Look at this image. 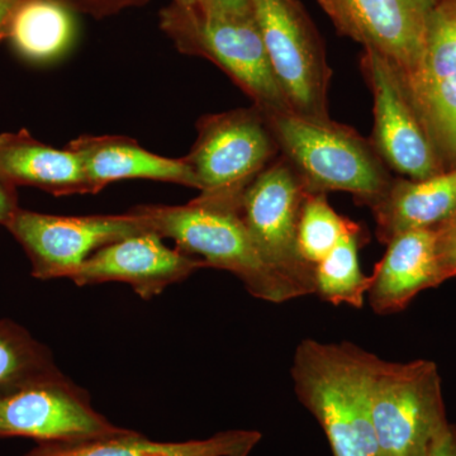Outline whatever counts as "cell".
<instances>
[{
    "instance_id": "1",
    "label": "cell",
    "mask_w": 456,
    "mask_h": 456,
    "mask_svg": "<svg viewBox=\"0 0 456 456\" xmlns=\"http://www.w3.org/2000/svg\"><path fill=\"white\" fill-rule=\"evenodd\" d=\"M370 359L349 342L311 338L294 353V392L322 428L334 456H380L371 419Z\"/></svg>"
},
{
    "instance_id": "2",
    "label": "cell",
    "mask_w": 456,
    "mask_h": 456,
    "mask_svg": "<svg viewBox=\"0 0 456 456\" xmlns=\"http://www.w3.org/2000/svg\"><path fill=\"white\" fill-rule=\"evenodd\" d=\"M134 209L152 232L173 240L182 253L202 260L207 268L232 273L255 298L279 305L307 296L264 259L235 207L197 197L183 206L145 204Z\"/></svg>"
},
{
    "instance_id": "3",
    "label": "cell",
    "mask_w": 456,
    "mask_h": 456,
    "mask_svg": "<svg viewBox=\"0 0 456 456\" xmlns=\"http://www.w3.org/2000/svg\"><path fill=\"white\" fill-rule=\"evenodd\" d=\"M263 113L279 152L308 193L345 191L370 208L391 185L388 167L370 141L349 126L293 112Z\"/></svg>"
},
{
    "instance_id": "4",
    "label": "cell",
    "mask_w": 456,
    "mask_h": 456,
    "mask_svg": "<svg viewBox=\"0 0 456 456\" xmlns=\"http://www.w3.org/2000/svg\"><path fill=\"white\" fill-rule=\"evenodd\" d=\"M161 31L179 53L203 57L224 74L265 113L290 112L270 66L254 14L207 13L196 5L170 3L160 11Z\"/></svg>"
},
{
    "instance_id": "5",
    "label": "cell",
    "mask_w": 456,
    "mask_h": 456,
    "mask_svg": "<svg viewBox=\"0 0 456 456\" xmlns=\"http://www.w3.org/2000/svg\"><path fill=\"white\" fill-rule=\"evenodd\" d=\"M369 393L379 455L430 456L450 425L437 365L386 362L371 354Z\"/></svg>"
},
{
    "instance_id": "6",
    "label": "cell",
    "mask_w": 456,
    "mask_h": 456,
    "mask_svg": "<svg viewBox=\"0 0 456 456\" xmlns=\"http://www.w3.org/2000/svg\"><path fill=\"white\" fill-rule=\"evenodd\" d=\"M185 163L193 171L200 200L239 208L246 188L281 152L259 108L207 114Z\"/></svg>"
},
{
    "instance_id": "7",
    "label": "cell",
    "mask_w": 456,
    "mask_h": 456,
    "mask_svg": "<svg viewBox=\"0 0 456 456\" xmlns=\"http://www.w3.org/2000/svg\"><path fill=\"white\" fill-rule=\"evenodd\" d=\"M270 66L290 112L330 118L332 70L325 45L299 0H253Z\"/></svg>"
},
{
    "instance_id": "8",
    "label": "cell",
    "mask_w": 456,
    "mask_h": 456,
    "mask_svg": "<svg viewBox=\"0 0 456 456\" xmlns=\"http://www.w3.org/2000/svg\"><path fill=\"white\" fill-rule=\"evenodd\" d=\"M101 415L88 393L61 371L0 395V439L26 437L38 444H74L125 434Z\"/></svg>"
},
{
    "instance_id": "9",
    "label": "cell",
    "mask_w": 456,
    "mask_h": 456,
    "mask_svg": "<svg viewBox=\"0 0 456 456\" xmlns=\"http://www.w3.org/2000/svg\"><path fill=\"white\" fill-rule=\"evenodd\" d=\"M31 261L32 277L69 278L99 248L152 232L131 209L123 215L55 216L18 208L5 224Z\"/></svg>"
},
{
    "instance_id": "10",
    "label": "cell",
    "mask_w": 456,
    "mask_h": 456,
    "mask_svg": "<svg viewBox=\"0 0 456 456\" xmlns=\"http://www.w3.org/2000/svg\"><path fill=\"white\" fill-rule=\"evenodd\" d=\"M360 69L373 95L374 127L369 141L383 163L412 180L445 171L395 66L364 49Z\"/></svg>"
},
{
    "instance_id": "11",
    "label": "cell",
    "mask_w": 456,
    "mask_h": 456,
    "mask_svg": "<svg viewBox=\"0 0 456 456\" xmlns=\"http://www.w3.org/2000/svg\"><path fill=\"white\" fill-rule=\"evenodd\" d=\"M307 193L292 165L279 155L246 188L239 212L264 259L310 296L314 268L303 263L297 250V228Z\"/></svg>"
},
{
    "instance_id": "12",
    "label": "cell",
    "mask_w": 456,
    "mask_h": 456,
    "mask_svg": "<svg viewBox=\"0 0 456 456\" xmlns=\"http://www.w3.org/2000/svg\"><path fill=\"white\" fill-rule=\"evenodd\" d=\"M342 36L392 62L406 83L424 57L436 0H317Z\"/></svg>"
},
{
    "instance_id": "13",
    "label": "cell",
    "mask_w": 456,
    "mask_h": 456,
    "mask_svg": "<svg viewBox=\"0 0 456 456\" xmlns=\"http://www.w3.org/2000/svg\"><path fill=\"white\" fill-rule=\"evenodd\" d=\"M441 161L456 167V0H436L421 65L404 83Z\"/></svg>"
},
{
    "instance_id": "14",
    "label": "cell",
    "mask_w": 456,
    "mask_h": 456,
    "mask_svg": "<svg viewBox=\"0 0 456 456\" xmlns=\"http://www.w3.org/2000/svg\"><path fill=\"white\" fill-rule=\"evenodd\" d=\"M163 240L158 233L143 232L104 246L68 279L77 287L121 281L130 285L141 298L152 299L169 285L207 268L202 260L167 248Z\"/></svg>"
},
{
    "instance_id": "15",
    "label": "cell",
    "mask_w": 456,
    "mask_h": 456,
    "mask_svg": "<svg viewBox=\"0 0 456 456\" xmlns=\"http://www.w3.org/2000/svg\"><path fill=\"white\" fill-rule=\"evenodd\" d=\"M386 246V254L374 265L368 292L371 310L380 316L406 310L419 293L445 281L435 228L406 231Z\"/></svg>"
},
{
    "instance_id": "16",
    "label": "cell",
    "mask_w": 456,
    "mask_h": 456,
    "mask_svg": "<svg viewBox=\"0 0 456 456\" xmlns=\"http://www.w3.org/2000/svg\"><path fill=\"white\" fill-rule=\"evenodd\" d=\"M66 147L79 155L90 194L125 179H150L198 189L196 176L184 159L156 155L130 137L86 134Z\"/></svg>"
},
{
    "instance_id": "17",
    "label": "cell",
    "mask_w": 456,
    "mask_h": 456,
    "mask_svg": "<svg viewBox=\"0 0 456 456\" xmlns=\"http://www.w3.org/2000/svg\"><path fill=\"white\" fill-rule=\"evenodd\" d=\"M0 180L57 197L89 193L79 155L42 143L26 130L0 134Z\"/></svg>"
},
{
    "instance_id": "18",
    "label": "cell",
    "mask_w": 456,
    "mask_h": 456,
    "mask_svg": "<svg viewBox=\"0 0 456 456\" xmlns=\"http://www.w3.org/2000/svg\"><path fill=\"white\" fill-rule=\"evenodd\" d=\"M370 211L383 245L406 231L439 226L456 211V167L428 179H393Z\"/></svg>"
},
{
    "instance_id": "19",
    "label": "cell",
    "mask_w": 456,
    "mask_h": 456,
    "mask_svg": "<svg viewBox=\"0 0 456 456\" xmlns=\"http://www.w3.org/2000/svg\"><path fill=\"white\" fill-rule=\"evenodd\" d=\"M263 439L255 430H227L207 439L164 443L134 430L106 439L38 444L25 456H248Z\"/></svg>"
},
{
    "instance_id": "20",
    "label": "cell",
    "mask_w": 456,
    "mask_h": 456,
    "mask_svg": "<svg viewBox=\"0 0 456 456\" xmlns=\"http://www.w3.org/2000/svg\"><path fill=\"white\" fill-rule=\"evenodd\" d=\"M74 13L61 0H22L9 20L5 38L28 61H53L73 44Z\"/></svg>"
},
{
    "instance_id": "21",
    "label": "cell",
    "mask_w": 456,
    "mask_h": 456,
    "mask_svg": "<svg viewBox=\"0 0 456 456\" xmlns=\"http://www.w3.org/2000/svg\"><path fill=\"white\" fill-rule=\"evenodd\" d=\"M364 242V231L354 222L338 245L314 270V293L322 301L353 308L364 305L370 289V275L362 274L359 250Z\"/></svg>"
},
{
    "instance_id": "22",
    "label": "cell",
    "mask_w": 456,
    "mask_h": 456,
    "mask_svg": "<svg viewBox=\"0 0 456 456\" xmlns=\"http://www.w3.org/2000/svg\"><path fill=\"white\" fill-rule=\"evenodd\" d=\"M60 371L49 347L18 323L0 320V395Z\"/></svg>"
},
{
    "instance_id": "23",
    "label": "cell",
    "mask_w": 456,
    "mask_h": 456,
    "mask_svg": "<svg viewBox=\"0 0 456 456\" xmlns=\"http://www.w3.org/2000/svg\"><path fill=\"white\" fill-rule=\"evenodd\" d=\"M353 224L330 206L327 194H305L297 228V250L303 263L314 268Z\"/></svg>"
},
{
    "instance_id": "24",
    "label": "cell",
    "mask_w": 456,
    "mask_h": 456,
    "mask_svg": "<svg viewBox=\"0 0 456 456\" xmlns=\"http://www.w3.org/2000/svg\"><path fill=\"white\" fill-rule=\"evenodd\" d=\"M436 232L437 257L441 272L446 281L456 277V211L435 227Z\"/></svg>"
},
{
    "instance_id": "25",
    "label": "cell",
    "mask_w": 456,
    "mask_h": 456,
    "mask_svg": "<svg viewBox=\"0 0 456 456\" xmlns=\"http://www.w3.org/2000/svg\"><path fill=\"white\" fill-rule=\"evenodd\" d=\"M75 13L103 20L116 16L126 9L143 7L150 0H61Z\"/></svg>"
},
{
    "instance_id": "26",
    "label": "cell",
    "mask_w": 456,
    "mask_h": 456,
    "mask_svg": "<svg viewBox=\"0 0 456 456\" xmlns=\"http://www.w3.org/2000/svg\"><path fill=\"white\" fill-rule=\"evenodd\" d=\"M194 5L207 13L226 14V16L253 14V0H197Z\"/></svg>"
},
{
    "instance_id": "27",
    "label": "cell",
    "mask_w": 456,
    "mask_h": 456,
    "mask_svg": "<svg viewBox=\"0 0 456 456\" xmlns=\"http://www.w3.org/2000/svg\"><path fill=\"white\" fill-rule=\"evenodd\" d=\"M17 202L16 188L0 180V224L5 226L20 208Z\"/></svg>"
},
{
    "instance_id": "28",
    "label": "cell",
    "mask_w": 456,
    "mask_h": 456,
    "mask_svg": "<svg viewBox=\"0 0 456 456\" xmlns=\"http://www.w3.org/2000/svg\"><path fill=\"white\" fill-rule=\"evenodd\" d=\"M430 456H456V428L450 424L432 450Z\"/></svg>"
},
{
    "instance_id": "29",
    "label": "cell",
    "mask_w": 456,
    "mask_h": 456,
    "mask_svg": "<svg viewBox=\"0 0 456 456\" xmlns=\"http://www.w3.org/2000/svg\"><path fill=\"white\" fill-rule=\"evenodd\" d=\"M22 0H0V38H5V32L12 14Z\"/></svg>"
},
{
    "instance_id": "30",
    "label": "cell",
    "mask_w": 456,
    "mask_h": 456,
    "mask_svg": "<svg viewBox=\"0 0 456 456\" xmlns=\"http://www.w3.org/2000/svg\"><path fill=\"white\" fill-rule=\"evenodd\" d=\"M197 0H171V3L176 5H182V7H191L196 4Z\"/></svg>"
}]
</instances>
